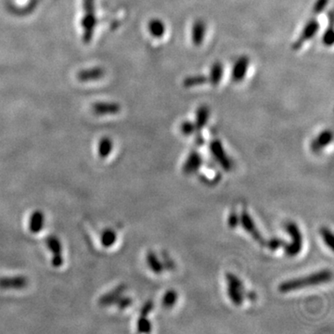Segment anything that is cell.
Instances as JSON below:
<instances>
[{"instance_id":"277c9868","label":"cell","mask_w":334,"mask_h":334,"mask_svg":"<svg viewBox=\"0 0 334 334\" xmlns=\"http://www.w3.org/2000/svg\"><path fill=\"white\" fill-rule=\"evenodd\" d=\"M320 24L317 19H310L306 22L303 30L301 31L299 37L292 44V49L294 51H299L303 48L306 42L310 41L320 31Z\"/></svg>"},{"instance_id":"f546056e","label":"cell","mask_w":334,"mask_h":334,"mask_svg":"<svg viewBox=\"0 0 334 334\" xmlns=\"http://www.w3.org/2000/svg\"><path fill=\"white\" fill-rule=\"evenodd\" d=\"M330 0H316L313 5V12L315 14L322 13L329 5Z\"/></svg>"},{"instance_id":"ba28073f","label":"cell","mask_w":334,"mask_h":334,"mask_svg":"<svg viewBox=\"0 0 334 334\" xmlns=\"http://www.w3.org/2000/svg\"><path fill=\"white\" fill-rule=\"evenodd\" d=\"M250 66V58L248 56H240L238 58L234 65H233L232 72H231V78L233 82L240 83L243 80L247 75L248 70Z\"/></svg>"},{"instance_id":"30bf717a","label":"cell","mask_w":334,"mask_h":334,"mask_svg":"<svg viewBox=\"0 0 334 334\" xmlns=\"http://www.w3.org/2000/svg\"><path fill=\"white\" fill-rule=\"evenodd\" d=\"M334 135L330 129L321 131L320 134L313 139L310 144V149L313 153H319L323 151L327 146L330 145L333 141Z\"/></svg>"},{"instance_id":"8992f818","label":"cell","mask_w":334,"mask_h":334,"mask_svg":"<svg viewBox=\"0 0 334 334\" xmlns=\"http://www.w3.org/2000/svg\"><path fill=\"white\" fill-rule=\"evenodd\" d=\"M240 224L243 227V229L260 245H266V240L262 236L261 233L258 230L257 226L254 223V219L248 214L247 211H242L240 216Z\"/></svg>"},{"instance_id":"3957f363","label":"cell","mask_w":334,"mask_h":334,"mask_svg":"<svg viewBox=\"0 0 334 334\" xmlns=\"http://www.w3.org/2000/svg\"><path fill=\"white\" fill-rule=\"evenodd\" d=\"M286 232L291 237V243L284 245V252L290 257H294L301 253L303 248V236L301 230L295 223H288L286 227Z\"/></svg>"},{"instance_id":"6da1fadb","label":"cell","mask_w":334,"mask_h":334,"mask_svg":"<svg viewBox=\"0 0 334 334\" xmlns=\"http://www.w3.org/2000/svg\"><path fill=\"white\" fill-rule=\"evenodd\" d=\"M333 278V272L330 269H323L308 276L301 277L286 280L278 286V291L282 293L298 291L303 288L327 283Z\"/></svg>"},{"instance_id":"4dcf8cb0","label":"cell","mask_w":334,"mask_h":334,"mask_svg":"<svg viewBox=\"0 0 334 334\" xmlns=\"http://www.w3.org/2000/svg\"><path fill=\"white\" fill-rule=\"evenodd\" d=\"M266 244L269 247V250L277 251L278 249H279L280 247H284L286 242L283 240L278 239V238H272L268 242H266Z\"/></svg>"},{"instance_id":"8fae6325","label":"cell","mask_w":334,"mask_h":334,"mask_svg":"<svg viewBox=\"0 0 334 334\" xmlns=\"http://www.w3.org/2000/svg\"><path fill=\"white\" fill-rule=\"evenodd\" d=\"M206 23L203 20H197L191 26L190 39L195 47H201L206 36Z\"/></svg>"},{"instance_id":"7c38bea8","label":"cell","mask_w":334,"mask_h":334,"mask_svg":"<svg viewBox=\"0 0 334 334\" xmlns=\"http://www.w3.org/2000/svg\"><path fill=\"white\" fill-rule=\"evenodd\" d=\"M92 111L97 115H114L121 111V105L116 102H97L92 106Z\"/></svg>"},{"instance_id":"9a60e30c","label":"cell","mask_w":334,"mask_h":334,"mask_svg":"<svg viewBox=\"0 0 334 334\" xmlns=\"http://www.w3.org/2000/svg\"><path fill=\"white\" fill-rule=\"evenodd\" d=\"M210 118V109L206 105H201L196 111L195 115V133H202V131L205 127V125L208 123Z\"/></svg>"},{"instance_id":"484cf974","label":"cell","mask_w":334,"mask_h":334,"mask_svg":"<svg viewBox=\"0 0 334 334\" xmlns=\"http://www.w3.org/2000/svg\"><path fill=\"white\" fill-rule=\"evenodd\" d=\"M138 333L141 334H148L151 333L152 331V323L151 321L147 319V317H142L140 316L137 323Z\"/></svg>"},{"instance_id":"7402d4cb","label":"cell","mask_w":334,"mask_h":334,"mask_svg":"<svg viewBox=\"0 0 334 334\" xmlns=\"http://www.w3.org/2000/svg\"><path fill=\"white\" fill-rule=\"evenodd\" d=\"M146 262H147L149 269H151L154 274H161L165 269L163 263L159 260L157 255L153 252H149L147 254Z\"/></svg>"},{"instance_id":"9c48e42d","label":"cell","mask_w":334,"mask_h":334,"mask_svg":"<svg viewBox=\"0 0 334 334\" xmlns=\"http://www.w3.org/2000/svg\"><path fill=\"white\" fill-rule=\"evenodd\" d=\"M202 165H203L202 154L198 153L197 151H192L185 161L182 167V171L184 174H188V175L195 174L200 170Z\"/></svg>"},{"instance_id":"2e32d148","label":"cell","mask_w":334,"mask_h":334,"mask_svg":"<svg viewBox=\"0 0 334 334\" xmlns=\"http://www.w3.org/2000/svg\"><path fill=\"white\" fill-rule=\"evenodd\" d=\"M224 76V65L221 61H215L211 66L210 73L208 78V83L213 87H217L222 80Z\"/></svg>"},{"instance_id":"d4e9b609","label":"cell","mask_w":334,"mask_h":334,"mask_svg":"<svg viewBox=\"0 0 334 334\" xmlns=\"http://www.w3.org/2000/svg\"><path fill=\"white\" fill-rule=\"evenodd\" d=\"M177 301V293L174 290L167 291L162 299V305L166 308L173 307Z\"/></svg>"},{"instance_id":"cb8c5ba5","label":"cell","mask_w":334,"mask_h":334,"mask_svg":"<svg viewBox=\"0 0 334 334\" xmlns=\"http://www.w3.org/2000/svg\"><path fill=\"white\" fill-rule=\"evenodd\" d=\"M117 240V235L115 231L113 229H105L102 234L101 237V240H102V244L103 247L110 248L111 247Z\"/></svg>"},{"instance_id":"7a4b0ae2","label":"cell","mask_w":334,"mask_h":334,"mask_svg":"<svg viewBox=\"0 0 334 334\" xmlns=\"http://www.w3.org/2000/svg\"><path fill=\"white\" fill-rule=\"evenodd\" d=\"M83 2L85 9V16L81 22V25L84 30L83 40L85 43H89L93 37L98 22L95 15V0H84Z\"/></svg>"},{"instance_id":"83f0119b","label":"cell","mask_w":334,"mask_h":334,"mask_svg":"<svg viewBox=\"0 0 334 334\" xmlns=\"http://www.w3.org/2000/svg\"><path fill=\"white\" fill-rule=\"evenodd\" d=\"M180 131L182 134L186 137H190L192 135L195 134L196 132V128H195V124L191 121H184L181 124H180Z\"/></svg>"},{"instance_id":"52a82bcc","label":"cell","mask_w":334,"mask_h":334,"mask_svg":"<svg viewBox=\"0 0 334 334\" xmlns=\"http://www.w3.org/2000/svg\"><path fill=\"white\" fill-rule=\"evenodd\" d=\"M47 247L50 249L51 254H53L51 264L54 268H59L63 264L62 257V246L61 242L55 235H51L46 239Z\"/></svg>"},{"instance_id":"d6986e66","label":"cell","mask_w":334,"mask_h":334,"mask_svg":"<svg viewBox=\"0 0 334 334\" xmlns=\"http://www.w3.org/2000/svg\"><path fill=\"white\" fill-rule=\"evenodd\" d=\"M45 222V216L43 212L37 210L35 211L29 220V229L32 233H38L42 230Z\"/></svg>"},{"instance_id":"5bb4252c","label":"cell","mask_w":334,"mask_h":334,"mask_svg":"<svg viewBox=\"0 0 334 334\" xmlns=\"http://www.w3.org/2000/svg\"><path fill=\"white\" fill-rule=\"evenodd\" d=\"M125 290V285L121 284L117 286L115 289L112 291L107 292L106 294L102 295V297L99 300V304L102 306H109V305H114L117 302V300L120 298V296L123 295V292Z\"/></svg>"},{"instance_id":"44dd1931","label":"cell","mask_w":334,"mask_h":334,"mask_svg":"<svg viewBox=\"0 0 334 334\" xmlns=\"http://www.w3.org/2000/svg\"><path fill=\"white\" fill-rule=\"evenodd\" d=\"M207 83H208L207 76H205L204 74H195V75H189L186 78H184L182 85L186 88H191V87L204 86Z\"/></svg>"},{"instance_id":"ac0fdd59","label":"cell","mask_w":334,"mask_h":334,"mask_svg":"<svg viewBox=\"0 0 334 334\" xmlns=\"http://www.w3.org/2000/svg\"><path fill=\"white\" fill-rule=\"evenodd\" d=\"M148 30L152 37L154 38H162L166 35L167 25L161 19L155 18L149 22Z\"/></svg>"},{"instance_id":"1f68e13d","label":"cell","mask_w":334,"mask_h":334,"mask_svg":"<svg viewBox=\"0 0 334 334\" xmlns=\"http://www.w3.org/2000/svg\"><path fill=\"white\" fill-rule=\"evenodd\" d=\"M239 224H240V216L236 212H231L227 217V225L231 228H235Z\"/></svg>"},{"instance_id":"4fadbf2b","label":"cell","mask_w":334,"mask_h":334,"mask_svg":"<svg viewBox=\"0 0 334 334\" xmlns=\"http://www.w3.org/2000/svg\"><path fill=\"white\" fill-rule=\"evenodd\" d=\"M28 285V279L24 276L0 278V289H23Z\"/></svg>"},{"instance_id":"5b68a950","label":"cell","mask_w":334,"mask_h":334,"mask_svg":"<svg viewBox=\"0 0 334 334\" xmlns=\"http://www.w3.org/2000/svg\"><path fill=\"white\" fill-rule=\"evenodd\" d=\"M209 148H210V152L214 159L217 161L218 165L222 167L225 172H229L232 168V163L225 153L222 142L218 138L213 139L210 142Z\"/></svg>"},{"instance_id":"836d02e7","label":"cell","mask_w":334,"mask_h":334,"mask_svg":"<svg viewBox=\"0 0 334 334\" xmlns=\"http://www.w3.org/2000/svg\"><path fill=\"white\" fill-rule=\"evenodd\" d=\"M153 301H148L146 302L144 305L141 307L140 309V316L142 317H148L149 314L153 311Z\"/></svg>"},{"instance_id":"d6a6232c","label":"cell","mask_w":334,"mask_h":334,"mask_svg":"<svg viewBox=\"0 0 334 334\" xmlns=\"http://www.w3.org/2000/svg\"><path fill=\"white\" fill-rule=\"evenodd\" d=\"M115 305L120 308V309H125L127 307H129L132 305V299L130 297H124V296H120V298L117 300Z\"/></svg>"},{"instance_id":"ffe728a7","label":"cell","mask_w":334,"mask_h":334,"mask_svg":"<svg viewBox=\"0 0 334 334\" xmlns=\"http://www.w3.org/2000/svg\"><path fill=\"white\" fill-rule=\"evenodd\" d=\"M227 296L233 304L237 306L242 305L244 300V288H239L227 285Z\"/></svg>"},{"instance_id":"e575fe53","label":"cell","mask_w":334,"mask_h":334,"mask_svg":"<svg viewBox=\"0 0 334 334\" xmlns=\"http://www.w3.org/2000/svg\"><path fill=\"white\" fill-rule=\"evenodd\" d=\"M195 143L197 146L201 147L204 144V138L203 137L202 133H196L195 134Z\"/></svg>"},{"instance_id":"4316f807","label":"cell","mask_w":334,"mask_h":334,"mask_svg":"<svg viewBox=\"0 0 334 334\" xmlns=\"http://www.w3.org/2000/svg\"><path fill=\"white\" fill-rule=\"evenodd\" d=\"M320 233H321L324 243L333 251L334 250V234L327 227H322Z\"/></svg>"},{"instance_id":"f1b7e54d","label":"cell","mask_w":334,"mask_h":334,"mask_svg":"<svg viewBox=\"0 0 334 334\" xmlns=\"http://www.w3.org/2000/svg\"><path fill=\"white\" fill-rule=\"evenodd\" d=\"M322 42L326 47H332L334 42V32L333 24H331L327 29L325 30L322 36Z\"/></svg>"},{"instance_id":"e0dca14e","label":"cell","mask_w":334,"mask_h":334,"mask_svg":"<svg viewBox=\"0 0 334 334\" xmlns=\"http://www.w3.org/2000/svg\"><path fill=\"white\" fill-rule=\"evenodd\" d=\"M104 70L101 67H96L92 69L83 70L77 73V79L81 82L100 80L104 76Z\"/></svg>"},{"instance_id":"603a6c76","label":"cell","mask_w":334,"mask_h":334,"mask_svg":"<svg viewBox=\"0 0 334 334\" xmlns=\"http://www.w3.org/2000/svg\"><path fill=\"white\" fill-rule=\"evenodd\" d=\"M112 148H113V143L112 140L108 137H104L100 140L99 143V150L98 153L99 155L102 159H105L109 156L111 153L112 152Z\"/></svg>"}]
</instances>
